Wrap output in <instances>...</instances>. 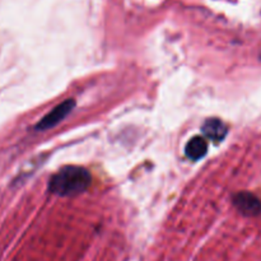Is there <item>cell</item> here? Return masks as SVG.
I'll use <instances>...</instances> for the list:
<instances>
[{"mask_svg": "<svg viewBox=\"0 0 261 261\" xmlns=\"http://www.w3.org/2000/svg\"><path fill=\"white\" fill-rule=\"evenodd\" d=\"M204 135L214 143H219L226 138L228 129L227 125L219 119H208L201 126Z\"/></svg>", "mask_w": 261, "mask_h": 261, "instance_id": "4", "label": "cell"}, {"mask_svg": "<svg viewBox=\"0 0 261 261\" xmlns=\"http://www.w3.org/2000/svg\"><path fill=\"white\" fill-rule=\"evenodd\" d=\"M208 152V144L201 137H194L188 142L185 147V153L190 160L198 161L203 158Z\"/></svg>", "mask_w": 261, "mask_h": 261, "instance_id": "5", "label": "cell"}, {"mask_svg": "<svg viewBox=\"0 0 261 261\" xmlns=\"http://www.w3.org/2000/svg\"><path fill=\"white\" fill-rule=\"evenodd\" d=\"M74 107H75L74 99H65V101L61 102L59 106H56L50 114H47L43 119H41V121L36 125L35 129L38 130V132L51 129V127L58 125L60 121H63V120L70 114L71 110H73Z\"/></svg>", "mask_w": 261, "mask_h": 261, "instance_id": "2", "label": "cell"}, {"mask_svg": "<svg viewBox=\"0 0 261 261\" xmlns=\"http://www.w3.org/2000/svg\"><path fill=\"white\" fill-rule=\"evenodd\" d=\"M233 204L240 213L247 217H255L261 213V203L259 199L251 193H237L233 196Z\"/></svg>", "mask_w": 261, "mask_h": 261, "instance_id": "3", "label": "cell"}, {"mask_svg": "<svg viewBox=\"0 0 261 261\" xmlns=\"http://www.w3.org/2000/svg\"><path fill=\"white\" fill-rule=\"evenodd\" d=\"M89 184H91V175L86 168L68 166L61 168L51 177L48 182V190L59 196H70L86 191Z\"/></svg>", "mask_w": 261, "mask_h": 261, "instance_id": "1", "label": "cell"}]
</instances>
